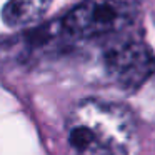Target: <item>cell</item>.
Listing matches in <instances>:
<instances>
[{"label": "cell", "instance_id": "obj_1", "mask_svg": "<svg viewBox=\"0 0 155 155\" xmlns=\"http://www.w3.org/2000/svg\"><path fill=\"white\" fill-rule=\"evenodd\" d=\"M135 132L125 105L98 98L74 104L65 120L68 155H130Z\"/></svg>", "mask_w": 155, "mask_h": 155}, {"label": "cell", "instance_id": "obj_2", "mask_svg": "<svg viewBox=\"0 0 155 155\" xmlns=\"http://www.w3.org/2000/svg\"><path fill=\"white\" fill-rule=\"evenodd\" d=\"M142 0H82L62 17L60 32L70 38L118 35L138 20Z\"/></svg>", "mask_w": 155, "mask_h": 155}, {"label": "cell", "instance_id": "obj_3", "mask_svg": "<svg viewBox=\"0 0 155 155\" xmlns=\"http://www.w3.org/2000/svg\"><path fill=\"white\" fill-rule=\"evenodd\" d=\"M105 68L120 88L134 92L150 78L155 58L143 40H124L105 52Z\"/></svg>", "mask_w": 155, "mask_h": 155}, {"label": "cell", "instance_id": "obj_4", "mask_svg": "<svg viewBox=\"0 0 155 155\" xmlns=\"http://www.w3.org/2000/svg\"><path fill=\"white\" fill-rule=\"evenodd\" d=\"M55 0H7L2 8V20L7 27L24 28L40 22Z\"/></svg>", "mask_w": 155, "mask_h": 155}]
</instances>
